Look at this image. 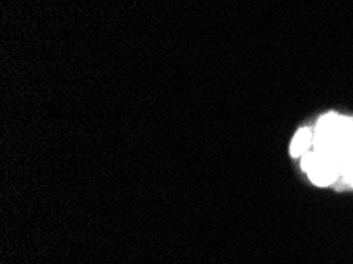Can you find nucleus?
I'll list each match as a JSON object with an SVG mask.
<instances>
[{
	"mask_svg": "<svg viewBox=\"0 0 353 264\" xmlns=\"http://www.w3.org/2000/svg\"><path fill=\"white\" fill-rule=\"evenodd\" d=\"M314 144V130L311 128H303L299 130L295 138H293L290 145V154L293 157H303L304 154H307L312 149Z\"/></svg>",
	"mask_w": 353,
	"mask_h": 264,
	"instance_id": "nucleus-1",
	"label": "nucleus"
}]
</instances>
